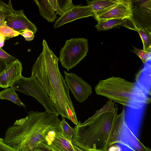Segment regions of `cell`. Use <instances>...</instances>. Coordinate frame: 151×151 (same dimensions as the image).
Wrapping results in <instances>:
<instances>
[{"instance_id":"6da1fadb","label":"cell","mask_w":151,"mask_h":151,"mask_svg":"<svg viewBox=\"0 0 151 151\" xmlns=\"http://www.w3.org/2000/svg\"><path fill=\"white\" fill-rule=\"evenodd\" d=\"M118 107L109 100L84 122H78L73 128L71 144L84 151H107L112 145L119 142L126 124L124 108L118 114Z\"/></svg>"},{"instance_id":"7a4b0ae2","label":"cell","mask_w":151,"mask_h":151,"mask_svg":"<svg viewBox=\"0 0 151 151\" xmlns=\"http://www.w3.org/2000/svg\"><path fill=\"white\" fill-rule=\"evenodd\" d=\"M42 45V51L32 68L31 76L37 79L59 115L77 125L78 122L69 89L59 69L58 58L44 39Z\"/></svg>"},{"instance_id":"3957f363","label":"cell","mask_w":151,"mask_h":151,"mask_svg":"<svg viewBox=\"0 0 151 151\" xmlns=\"http://www.w3.org/2000/svg\"><path fill=\"white\" fill-rule=\"evenodd\" d=\"M60 122L58 115L46 111H30L25 118L16 120L8 128L3 141L17 151H35L48 132L59 125Z\"/></svg>"},{"instance_id":"277c9868","label":"cell","mask_w":151,"mask_h":151,"mask_svg":"<svg viewBox=\"0 0 151 151\" xmlns=\"http://www.w3.org/2000/svg\"><path fill=\"white\" fill-rule=\"evenodd\" d=\"M97 95L132 109H139L150 102V94L135 82L112 76L100 81L95 87Z\"/></svg>"},{"instance_id":"5b68a950","label":"cell","mask_w":151,"mask_h":151,"mask_svg":"<svg viewBox=\"0 0 151 151\" xmlns=\"http://www.w3.org/2000/svg\"><path fill=\"white\" fill-rule=\"evenodd\" d=\"M88 51L87 39L71 38L65 41L60 49L58 61L62 66L69 71L86 56Z\"/></svg>"},{"instance_id":"8992f818","label":"cell","mask_w":151,"mask_h":151,"mask_svg":"<svg viewBox=\"0 0 151 151\" xmlns=\"http://www.w3.org/2000/svg\"><path fill=\"white\" fill-rule=\"evenodd\" d=\"M11 86L15 90L19 91L36 99L44 106L46 111L48 113L59 115L49 97L35 77L31 76L27 78L22 76Z\"/></svg>"},{"instance_id":"52a82bcc","label":"cell","mask_w":151,"mask_h":151,"mask_svg":"<svg viewBox=\"0 0 151 151\" xmlns=\"http://www.w3.org/2000/svg\"><path fill=\"white\" fill-rule=\"evenodd\" d=\"M65 80L77 101L82 103L86 100L92 93V88L88 83L75 73L63 71Z\"/></svg>"},{"instance_id":"ba28073f","label":"cell","mask_w":151,"mask_h":151,"mask_svg":"<svg viewBox=\"0 0 151 151\" xmlns=\"http://www.w3.org/2000/svg\"><path fill=\"white\" fill-rule=\"evenodd\" d=\"M132 1L121 0L108 10L94 16L98 21L111 19L132 18Z\"/></svg>"},{"instance_id":"9c48e42d","label":"cell","mask_w":151,"mask_h":151,"mask_svg":"<svg viewBox=\"0 0 151 151\" xmlns=\"http://www.w3.org/2000/svg\"><path fill=\"white\" fill-rule=\"evenodd\" d=\"M42 142L55 151H75L71 143L63 135L59 125L51 128Z\"/></svg>"},{"instance_id":"30bf717a","label":"cell","mask_w":151,"mask_h":151,"mask_svg":"<svg viewBox=\"0 0 151 151\" xmlns=\"http://www.w3.org/2000/svg\"><path fill=\"white\" fill-rule=\"evenodd\" d=\"M5 24L19 33L29 29L35 34L37 30L36 25L28 19L23 9L17 10L13 9L12 14L5 19Z\"/></svg>"},{"instance_id":"8fae6325","label":"cell","mask_w":151,"mask_h":151,"mask_svg":"<svg viewBox=\"0 0 151 151\" xmlns=\"http://www.w3.org/2000/svg\"><path fill=\"white\" fill-rule=\"evenodd\" d=\"M22 66L18 59L6 65L4 69L0 73V87L6 88L11 87L14 83L22 76Z\"/></svg>"},{"instance_id":"7c38bea8","label":"cell","mask_w":151,"mask_h":151,"mask_svg":"<svg viewBox=\"0 0 151 151\" xmlns=\"http://www.w3.org/2000/svg\"><path fill=\"white\" fill-rule=\"evenodd\" d=\"M94 15L90 5L75 6L57 19L54 23V27L55 29H56L76 20L91 16L94 17Z\"/></svg>"},{"instance_id":"4fadbf2b","label":"cell","mask_w":151,"mask_h":151,"mask_svg":"<svg viewBox=\"0 0 151 151\" xmlns=\"http://www.w3.org/2000/svg\"><path fill=\"white\" fill-rule=\"evenodd\" d=\"M120 26L136 31L138 26L133 18L111 19L98 21L95 26L98 31L107 30Z\"/></svg>"},{"instance_id":"5bb4252c","label":"cell","mask_w":151,"mask_h":151,"mask_svg":"<svg viewBox=\"0 0 151 151\" xmlns=\"http://www.w3.org/2000/svg\"><path fill=\"white\" fill-rule=\"evenodd\" d=\"M38 7L40 15L49 22H52L57 18V15L49 0H34Z\"/></svg>"},{"instance_id":"9a60e30c","label":"cell","mask_w":151,"mask_h":151,"mask_svg":"<svg viewBox=\"0 0 151 151\" xmlns=\"http://www.w3.org/2000/svg\"><path fill=\"white\" fill-rule=\"evenodd\" d=\"M121 1V0H86L88 5L91 6L95 15L111 8Z\"/></svg>"},{"instance_id":"2e32d148","label":"cell","mask_w":151,"mask_h":151,"mask_svg":"<svg viewBox=\"0 0 151 151\" xmlns=\"http://www.w3.org/2000/svg\"><path fill=\"white\" fill-rule=\"evenodd\" d=\"M56 14L60 17L75 5L72 0H49Z\"/></svg>"},{"instance_id":"e0dca14e","label":"cell","mask_w":151,"mask_h":151,"mask_svg":"<svg viewBox=\"0 0 151 151\" xmlns=\"http://www.w3.org/2000/svg\"><path fill=\"white\" fill-rule=\"evenodd\" d=\"M0 99L9 100L20 107L25 108L26 106L20 100L15 90L12 86L0 92Z\"/></svg>"},{"instance_id":"ac0fdd59","label":"cell","mask_w":151,"mask_h":151,"mask_svg":"<svg viewBox=\"0 0 151 151\" xmlns=\"http://www.w3.org/2000/svg\"><path fill=\"white\" fill-rule=\"evenodd\" d=\"M136 31L138 32L142 41L143 50L151 51V32L147 29L138 26Z\"/></svg>"},{"instance_id":"d6986e66","label":"cell","mask_w":151,"mask_h":151,"mask_svg":"<svg viewBox=\"0 0 151 151\" xmlns=\"http://www.w3.org/2000/svg\"><path fill=\"white\" fill-rule=\"evenodd\" d=\"M13 9L11 0L6 4L0 0V27L5 24V19L12 14Z\"/></svg>"},{"instance_id":"ffe728a7","label":"cell","mask_w":151,"mask_h":151,"mask_svg":"<svg viewBox=\"0 0 151 151\" xmlns=\"http://www.w3.org/2000/svg\"><path fill=\"white\" fill-rule=\"evenodd\" d=\"M62 117V119L60 121L59 125L64 137L71 143L73 136V128L71 127L65 121V117Z\"/></svg>"},{"instance_id":"44dd1931","label":"cell","mask_w":151,"mask_h":151,"mask_svg":"<svg viewBox=\"0 0 151 151\" xmlns=\"http://www.w3.org/2000/svg\"><path fill=\"white\" fill-rule=\"evenodd\" d=\"M17 58L7 53L0 47V73L5 68L6 64L15 61Z\"/></svg>"},{"instance_id":"7402d4cb","label":"cell","mask_w":151,"mask_h":151,"mask_svg":"<svg viewBox=\"0 0 151 151\" xmlns=\"http://www.w3.org/2000/svg\"><path fill=\"white\" fill-rule=\"evenodd\" d=\"M20 33L14 30L5 24L0 27V35L6 37V39L16 37Z\"/></svg>"},{"instance_id":"603a6c76","label":"cell","mask_w":151,"mask_h":151,"mask_svg":"<svg viewBox=\"0 0 151 151\" xmlns=\"http://www.w3.org/2000/svg\"><path fill=\"white\" fill-rule=\"evenodd\" d=\"M132 134L131 140L134 151H151L149 147L145 146L132 133Z\"/></svg>"},{"instance_id":"cb8c5ba5","label":"cell","mask_w":151,"mask_h":151,"mask_svg":"<svg viewBox=\"0 0 151 151\" xmlns=\"http://www.w3.org/2000/svg\"><path fill=\"white\" fill-rule=\"evenodd\" d=\"M133 52L145 63L150 58L151 51H146L133 47Z\"/></svg>"},{"instance_id":"d4e9b609","label":"cell","mask_w":151,"mask_h":151,"mask_svg":"<svg viewBox=\"0 0 151 151\" xmlns=\"http://www.w3.org/2000/svg\"><path fill=\"white\" fill-rule=\"evenodd\" d=\"M20 35L23 36L26 41L32 40L35 37V34L32 31L26 29L20 33Z\"/></svg>"},{"instance_id":"484cf974","label":"cell","mask_w":151,"mask_h":151,"mask_svg":"<svg viewBox=\"0 0 151 151\" xmlns=\"http://www.w3.org/2000/svg\"><path fill=\"white\" fill-rule=\"evenodd\" d=\"M0 151H17L15 149L4 143L0 138Z\"/></svg>"},{"instance_id":"4316f807","label":"cell","mask_w":151,"mask_h":151,"mask_svg":"<svg viewBox=\"0 0 151 151\" xmlns=\"http://www.w3.org/2000/svg\"><path fill=\"white\" fill-rule=\"evenodd\" d=\"M35 151H55L48 146L42 142L36 148Z\"/></svg>"},{"instance_id":"83f0119b","label":"cell","mask_w":151,"mask_h":151,"mask_svg":"<svg viewBox=\"0 0 151 151\" xmlns=\"http://www.w3.org/2000/svg\"><path fill=\"white\" fill-rule=\"evenodd\" d=\"M107 151H121V149L117 145L112 146L109 147Z\"/></svg>"},{"instance_id":"f1b7e54d","label":"cell","mask_w":151,"mask_h":151,"mask_svg":"<svg viewBox=\"0 0 151 151\" xmlns=\"http://www.w3.org/2000/svg\"><path fill=\"white\" fill-rule=\"evenodd\" d=\"M7 39L4 37L0 35V47H1L4 45L5 40Z\"/></svg>"},{"instance_id":"f546056e","label":"cell","mask_w":151,"mask_h":151,"mask_svg":"<svg viewBox=\"0 0 151 151\" xmlns=\"http://www.w3.org/2000/svg\"><path fill=\"white\" fill-rule=\"evenodd\" d=\"M72 145L75 151H84L75 145Z\"/></svg>"}]
</instances>
